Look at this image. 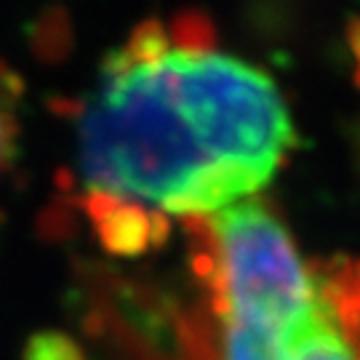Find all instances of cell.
Listing matches in <instances>:
<instances>
[{"mask_svg":"<svg viewBox=\"0 0 360 360\" xmlns=\"http://www.w3.org/2000/svg\"><path fill=\"white\" fill-rule=\"evenodd\" d=\"M296 144L275 83L214 49L211 25L144 22L104 59L77 120L86 195L211 219L262 190Z\"/></svg>","mask_w":360,"mask_h":360,"instance_id":"1","label":"cell"},{"mask_svg":"<svg viewBox=\"0 0 360 360\" xmlns=\"http://www.w3.org/2000/svg\"><path fill=\"white\" fill-rule=\"evenodd\" d=\"M336 309L288 360H360V262L331 259Z\"/></svg>","mask_w":360,"mask_h":360,"instance_id":"2","label":"cell"},{"mask_svg":"<svg viewBox=\"0 0 360 360\" xmlns=\"http://www.w3.org/2000/svg\"><path fill=\"white\" fill-rule=\"evenodd\" d=\"M83 206L94 219V230L102 245L115 257H142L144 251L166 240L168 219L139 203L86 195Z\"/></svg>","mask_w":360,"mask_h":360,"instance_id":"3","label":"cell"},{"mask_svg":"<svg viewBox=\"0 0 360 360\" xmlns=\"http://www.w3.org/2000/svg\"><path fill=\"white\" fill-rule=\"evenodd\" d=\"M22 360H89L83 347L65 331H38L27 339Z\"/></svg>","mask_w":360,"mask_h":360,"instance_id":"4","label":"cell"},{"mask_svg":"<svg viewBox=\"0 0 360 360\" xmlns=\"http://www.w3.org/2000/svg\"><path fill=\"white\" fill-rule=\"evenodd\" d=\"M11 142H13V115H11V102H8V86H6V77H0V168L6 166V160H8Z\"/></svg>","mask_w":360,"mask_h":360,"instance_id":"5","label":"cell"},{"mask_svg":"<svg viewBox=\"0 0 360 360\" xmlns=\"http://www.w3.org/2000/svg\"><path fill=\"white\" fill-rule=\"evenodd\" d=\"M349 49H352L355 59H358V80H360V19H355L349 25Z\"/></svg>","mask_w":360,"mask_h":360,"instance_id":"6","label":"cell"}]
</instances>
